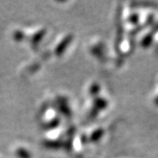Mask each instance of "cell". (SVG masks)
Returning <instances> with one entry per match:
<instances>
[{
	"label": "cell",
	"instance_id": "obj_1",
	"mask_svg": "<svg viewBox=\"0 0 158 158\" xmlns=\"http://www.w3.org/2000/svg\"><path fill=\"white\" fill-rule=\"evenodd\" d=\"M70 40H71V36H69V37H67V38H65V39L63 40L62 43H61L60 45L57 47L56 53L58 54V55H59V54L61 55L62 52H63L64 48H65V47L69 45V43Z\"/></svg>",
	"mask_w": 158,
	"mask_h": 158
},
{
	"label": "cell",
	"instance_id": "obj_2",
	"mask_svg": "<svg viewBox=\"0 0 158 158\" xmlns=\"http://www.w3.org/2000/svg\"><path fill=\"white\" fill-rule=\"evenodd\" d=\"M152 40H153V35L151 34H148L147 36H145L142 40H141V46L144 47V48H148V46L150 45L152 43Z\"/></svg>",
	"mask_w": 158,
	"mask_h": 158
},
{
	"label": "cell",
	"instance_id": "obj_3",
	"mask_svg": "<svg viewBox=\"0 0 158 158\" xmlns=\"http://www.w3.org/2000/svg\"><path fill=\"white\" fill-rule=\"evenodd\" d=\"M97 104V107H98V109H100V110H103V109H105V108L106 107V106H107V102L106 101L105 99H98L96 101Z\"/></svg>",
	"mask_w": 158,
	"mask_h": 158
},
{
	"label": "cell",
	"instance_id": "obj_4",
	"mask_svg": "<svg viewBox=\"0 0 158 158\" xmlns=\"http://www.w3.org/2000/svg\"><path fill=\"white\" fill-rule=\"evenodd\" d=\"M103 134H104V130L98 129V131H97L96 133H94V135H92L91 139H92L93 141H97V140H98V139L103 135Z\"/></svg>",
	"mask_w": 158,
	"mask_h": 158
},
{
	"label": "cell",
	"instance_id": "obj_5",
	"mask_svg": "<svg viewBox=\"0 0 158 158\" xmlns=\"http://www.w3.org/2000/svg\"><path fill=\"white\" fill-rule=\"evenodd\" d=\"M19 156L21 158H29V154L27 151L24 150V149H19L17 151Z\"/></svg>",
	"mask_w": 158,
	"mask_h": 158
},
{
	"label": "cell",
	"instance_id": "obj_6",
	"mask_svg": "<svg viewBox=\"0 0 158 158\" xmlns=\"http://www.w3.org/2000/svg\"><path fill=\"white\" fill-rule=\"evenodd\" d=\"M130 21L132 23H134V24H136V23H138V20H139V17H138V15H136V14H133L131 17L129 18Z\"/></svg>",
	"mask_w": 158,
	"mask_h": 158
},
{
	"label": "cell",
	"instance_id": "obj_7",
	"mask_svg": "<svg viewBox=\"0 0 158 158\" xmlns=\"http://www.w3.org/2000/svg\"><path fill=\"white\" fill-rule=\"evenodd\" d=\"M98 88H99V86L98 85H95L92 86V88L90 89V92H91V94H97L98 93Z\"/></svg>",
	"mask_w": 158,
	"mask_h": 158
},
{
	"label": "cell",
	"instance_id": "obj_8",
	"mask_svg": "<svg viewBox=\"0 0 158 158\" xmlns=\"http://www.w3.org/2000/svg\"><path fill=\"white\" fill-rule=\"evenodd\" d=\"M154 103H155V105L156 106H158V96L155 98V100H154Z\"/></svg>",
	"mask_w": 158,
	"mask_h": 158
}]
</instances>
